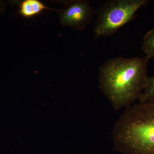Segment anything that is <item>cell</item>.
I'll list each match as a JSON object with an SVG mask.
<instances>
[{
	"instance_id": "obj_1",
	"label": "cell",
	"mask_w": 154,
	"mask_h": 154,
	"mask_svg": "<svg viewBox=\"0 0 154 154\" xmlns=\"http://www.w3.org/2000/svg\"><path fill=\"white\" fill-rule=\"evenodd\" d=\"M144 58L117 57L99 67V88L115 110L134 104L142 94L147 80Z\"/></svg>"
},
{
	"instance_id": "obj_2",
	"label": "cell",
	"mask_w": 154,
	"mask_h": 154,
	"mask_svg": "<svg viewBox=\"0 0 154 154\" xmlns=\"http://www.w3.org/2000/svg\"><path fill=\"white\" fill-rule=\"evenodd\" d=\"M112 139L122 154H154V101L125 108L113 127Z\"/></svg>"
},
{
	"instance_id": "obj_3",
	"label": "cell",
	"mask_w": 154,
	"mask_h": 154,
	"mask_svg": "<svg viewBox=\"0 0 154 154\" xmlns=\"http://www.w3.org/2000/svg\"><path fill=\"white\" fill-rule=\"evenodd\" d=\"M148 0H107L97 10L94 28L96 38L113 36L134 19L136 13L147 5Z\"/></svg>"
},
{
	"instance_id": "obj_4",
	"label": "cell",
	"mask_w": 154,
	"mask_h": 154,
	"mask_svg": "<svg viewBox=\"0 0 154 154\" xmlns=\"http://www.w3.org/2000/svg\"><path fill=\"white\" fill-rule=\"evenodd\" d=\"M57 3L63 5L57 12L60 25L75 30H85L97 14V10L87 0L58 1Z\"/></svg>"
},
{
	"instance_id": "obj_5",
	"label": "cell",
	"mask_w": 154,
	"mask_h": 154,
	"mask_svg": "<svg viewBox=\"0 0 154 154\" xmlns=\"http://www.w3.org/2000/svg\"><path fill=\"white\" fill-rule=\"evenodd\" d=\"M12 5L19 7L18 14L20 16L30 19L39 15L45 10L58 11L59 10L48 8L45 4L39 0H24L21 1H11Z\"/></svg>"
},
{
	"instance_id": "obj_6",
	"label": "cell",
	"mask_w": 154,
	"mask_h": 154,
	"mask_svg": "<svg viewBox=\"0 0 154 154\" xmlns=\"http://www.w3.org/2000/svg\"><path fill=\"white\" fill-rule=\"evenodd\" d=\"M142 49L146 54L145 58L147 61L150 59L154 58V27L144 36Z\"/></svg>"
},
{
	"instance_id": "obj_7",
	"label": "cell",
	"mask_w": 154,
	"mask_h": 154,
	"mask_svg": "<svg viewBox=\"0 0 154 154\" xmlns=\"http://www.w3.org/2000/svg\"><path fill=\"white\" fill-rule=\"evenodd\" d=\"M138 101L139 102L154 101V76L148 78L145 87Z\"/></svg>"
},
{
	"instance_id": "obj_8",
	"label": "cell",
	"mask_w": 154,
	"mask_h": 154,
	"mask_svg": "<svg viewBox=\"0 0 154 154\" xmlns=\"http://www.w3.org/2000/svg\"><path fill=\"white\" fill-rule=\"evenodd\" d=\"M7 4L4 1H0V13H3L7 7Z\"/></svg>"
}]
</instances>
